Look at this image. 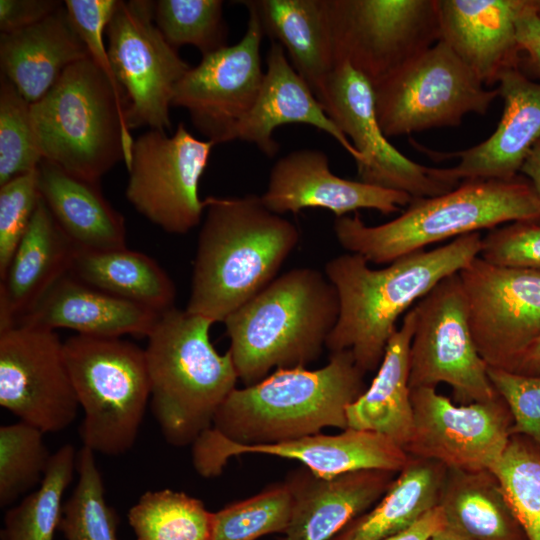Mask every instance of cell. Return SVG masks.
Returning <instances> with one entry per match:
<instances>
[{
	"instance_id": "6da1fadb",
	"label": "cell",
	"mask_w": 540,
	"mask_h": 540,
	"mask_svg": "<svg viewBox=\"0 0 540 540\" xmlns=\"http://www.w3.org/2000/svg\"><path fill=\"white\" fill-rule=\"evenodd\" d=\"M480 232L453 239L432 250L400 257L381 269L347 253L329 260L324 273L336 289L339 315L326 348L350 351L365 373L378 369L397 330V320L444 278L480 255Z\"/></svg>"
},
{
	"instance_id": "7a4b0ae2",
	"label": "cell",
	"mask_w": 540,
	"mask_h": 540,
	"mask_svg": "<svg viewBox=\"0 0 540 540\" xmlns=\"http://www.w3.org/2000/svg\"><path fill=\"white\" fill-rule=\"evenodd\" d=\"M204 204L186 310L224 322L277 277L300 233L256 194L209 196Z\"/></svg>"
},
{
	"instance_id": "3957f363",
	"label": "cell",
	"mask_w": 540,
	"mask_h": 540,
	"mask_svg": "<svg viewBox=\"0 0 540 540\" xmlns=\"http://www.w3.org/2000/svg\"><path fill=\"white\" fill-rule=\"evenodd\" d=\"M365 372L348 350L330 353L315 370L282 368L261 381L235 388L218 408L208 431L238 445L271 444L348 428L346 410L367 388Z\"/></svg>"
},
{
	"instance_id": "277c9868",
	"label": "cell",
	"mask_w": 540,
	"mask_h": 540,
	"mask_svg": "<svg viewBox=\"0 0 540 540\" xmlns=\"http://www.w3.org/2000/svg\"><path fill=\"white\" fill-rule=\"evenodd\" d=\"M518 221L540 222V201L523 175L463 180L447 193L413 198L398 217L376 226L358 213L336 217L333 231L348 252L389 264L428 245Z\"/></svg>"
},
{
	"instance_id": "5b68a950",
	"label": "cell",
	"mask_w": 540,
	"mask_h": 540,
	"mask_svg": "<svg viewBox=\"0 0 540 540\" xmlns=\"http://www.w3.org/2000/svg\"><path fill=\"white\" fill-rule=\"evenodd\" d=\"M338 315V295L325 273L299 267L277 276L224 320L238 379L249 386L274 368L316 361Z\"/></svg>"
},
{
	"instance_id": "8992f818",
	"label": "cell",
	"mask_w": 540,
	"mask_h": 540,
	"mask_svg": "<svg viewBox=\"0 0 540 540\" xmlns=\"http://www.w3.org/2000/svg\"><path fill=\"white\" fill-rule=\"evenodd\" d=\"M212 324L172 307L160 314L147 336L151 410L174 447L192 445L210 429L218 408L236 388L230 352L219 354L210 341Z\"/></svg>"
},
{
	"instance_id": "52a82bcc",
	"label": "cell",
	"mask_w": 540,
	"mask_h": 540,
	"mask_svg": "<svg viewBox=\"0 0 540 540\" xmlns=\"http://www.w3.org/2000/svg\"><path fill=\"white\" fill-rule=\"evenodd\" d=\"M128 101L91 57L70 65L30 115L42 159L99 182L115 164L131 161L134 140Z\"/></svg>"
},
{
	"instance_id": "ba28073f",
	"label": "cell",
	"mask_w": 540,
	"mask_h": 540,
	"mask_svg": "<svg viewBox=\"0 0 540 540\" xmlns=\"http://www.w3.org/2000/svg\"><path fill=\"white\" fill-rule=\"evenodd\" d=\"M64 354L84 413L83 446L106 456L128 452L151 398L144 349L122 338L76 334L64 342Z\"/></svg>"
},
{
	"instance_id": "9c48e42d",
	"label": "cell",
	"mask_w": 540,
	"mask_h": 540,
	"mask_svg": "<svg viewBox=\"0 0 540 540\" xmlns=\"http://www.w3.org/2000/svg\"><path fill=\"white\" fill-rule=\"evenodd\" d=\"M380 127L389 137L460 125L469 113L485 115L499 96L443 41L372 86Z\"/></svg>"
},
{
	"instance_id": "30bf717a",
	"label": "cell",
	"mask_w": 540,
	"mask_h": 540,
	"mask_svg": "<svg viewBox=\"0 0 540 540\" xmlns=\"http://www.w3.org/2000/svg\"><path fill=\"white\" fill-rule=\"evenodd\" d=\"M336 66L375 85L440 41L438 0H328Z\"/></svg>"
},
{
	"instance_id": "8fae6325",
	"label": "cell",
	"mask_w": 540,
	"mask_h": 540,
	"mask_svg": "<svg viewBox=\"0 0 540 540\" xmlns=\"http://www.w3.org/2000/svg\"><path fill=\"white\" fill-rule=\"evenodd\" d=\"M413 309L416 321L410 346V389L447 384L457 404L496 398L487 364L469 328L458 273L441 280Z\"/></svg>"
},
{
	"instance_id": "7c38bea8",
	"label": "cell",
	"mask_w": 540,
	"mask_h": 540,
	"mask_svg": "<svg viewBox=\"0 0 540 540\" xmlns=\"http://www.w3.org/2000/svg\"><path fill=\"white\" fill-rule=\"evenodd\" d=\"M105 34L112 71L128 101V128L169 130L176 86L191 66L157 28L154 1L118 0Z\"/></svg>"
},
{
	"instance_id": "4fadbf2b",
	"label": "cell",
	"mask_w": 540,
	"mask_h": 540,
	"mask_svg": "<svg viewBox=\"0 0 540 540\" xmlns=\"http://www.w3.org/2000/svg\"><path fill=\"white\" fill-rule=\"evenodd\" d=\"M214 145L196 138L183 122L172 136L149 129L134 140L126 198L162 230L189 232L200 223L205 210L199 182Z\"/></svg>"
},
{
	"instance_id": "5bb4252c",
	"label": "cell",
	"mask_w": 540,
	"mask_h": 540,
	"mask_svg": "<svg viewBox=\"0 0 540 540\" xmlns=\"http://www.w3.org/2000/svg\"><path fill=\"white\" fill-rule=\"evenodd\" d=\"M458 275L480 357L489 367L512 371L540 337V271L477 256Z\"/></svg>"
},
{
	"instance_id": "9a60e30c",
	"label": "cell",
	"mask_w": 540,
	"mask_h": 540,
	"mask_svg": "<svg viewBox=\"0 0 540 540\" xmlns=\"http://www.w3.org/2000/svg\"><path fill=\"white\" fill-rule=\"evenodd\" d=\"M318 100L361 155L356 165L360 181L412 198L438 196L460 184L443 177L440 168L412 161L389 142L377 118L371 83L349 64L335 67Z\"/></svg>"
},
{
	"instance_id": "2e32d148",
	"label": "cell",
	"mask_w": 540,
	"mask_h": 540,
	"mask_svg": "<svg viewBox=\"0 0 540 540\" xmlns=\"http://www.w3.org/2000/svg\"><path fill=\"white\" fill-rule=\"evenodd\" d=\"M0 405L43 433L75 420L80 406L54 330L23 324L0 330Z\"/></svg>"
},
{
	"instance_id": "e0dca14e",
	"label": "cell",
	"mask_w": 540,
	"mask_h": 540,
	"mask_svg": "<svg viewBox=\"0 0 540 540\" xmlns=\"http://www.w3.org/2000/svg\"><path fill=\"white\" fill-rule=\"evenodd\" d=\"M413 426L404 451L447 469L492 470L511 437L513 418L499 396L457 404L436 388L411 389Z\"/></svg>"
},
{
	"instance_id": "ac0fdd59",
	"label": "cell",
	"mask_w": 540,
	"mask_h": 540,
	"mask_svg": "<svg viewBox=\"0 0 540 540\" xmlns=\"http://www.w3.org/2000/svg\"><path fill=\"white\" fill-rule=\"evenodd\" d=\"M248 10L244 35L233 45L202 56L177 84L172 106L185 109L196 130L215 145L235 140V132L253 107L264 72V32L255 10Z\"/></svg>"
},
{
	"instance_id": "d6986e66",
	"label": "cell",
	"mask_w": 540,
	"mask_h": 540,
	"mask_svg": "<svg viewBox=\"0 0 540 540\" xmlns=\"http://www.w3.org/2000/svg\"><path fill=\"white\" fill-rule=\"evenodd\" d=\"M242 454H261L297 460L315 475L334 477L344 473L380 469L399 473L409 455L389 438L370 431L347 428L335 435L313 434L271 444L238 445L213 436L208 430L192 444L197 473L219 475L229 459Z\"/></svg>"
},
{
	"instance_id": "ffe728a7",
	"label": "cell",
	"mask_w": 540,
	"mask_h": 540,
	"mask_svg": "<svg viewBox=\"0 0 540 540\" xmlns=\"http://www.w3.org/2000/svg\"><path fill=\"white\" fill-rule=\"evenodd\" d=\"M260 197L278 215L323 208L336 217L359 209L389 215L407 207L413 199L404 192L335 175L327 154L313 148L296 149L280 157L271 168L267 188Z\"/></svg>"
},
{
	"instance_id": "44dd1931",
	"label": "cell",
	"mask_w": 540,
	"mask_h": 540,
	"mask_svg": "<svg viewBox=\"0 0 540 540\" xmlns=\"http://www.w3.org/2000/svg\"><path fill=\"white\" fill-rule=\"evenodd\" d=\"M503 112L493 134L465 150L439 153L413 143L436 160L457 158L441 174L452 181L467 179H511L520 169L532 147L540 141V83L520 68L505 71L498 81Z\"/></svg>"
},
{
	"instance_id": "7402d4cb",
	"label": "cell",
	"mask_w": 540,
	"mask_h": 540,
	"mask_svg": "<svg viewBox=\"0 0 540 540\" xmlns=\"http://www.w3.org/2000/svg\"><path fill=\"white\" fill-rule=\"evenodd\" d=\"M398 473L363 469L326 478L306 467L290 472L293 506L286 540H331L375 505Z\"/></svg>"
},
{
	"instance_id": "603a6c76",
	"label": "cell",
	"mask_w": 540,
	"mask_h": 540,
	"mask_svg": "<svg viewBox=\"0 0 540 540\" xmlns=\"http://www.w3.org/2000/svg\"><path fill=\"white\" fill-rule=\"evenodd\" d=\"M524 0H438L440 41L484 85L520 68L516 17Z\"/></svg>"
},
{
	"instance_id": "cb8c5ba5",
	"label": "cell",
	"mask_w": 540,
	"mask_h": 540,
	"mask_svg": "<svg viewBox=\"0 0 540 540\" xmlns=\"http://www.w3.org/2000/svg\"><path fill=\"white\" fill-rule=\"evenodd\" d=\"M288 124L310 125L327 133L350 154L356 165L361 162L359 152L329 118L314 92L290 63L283 47L271 41L259 94L238 126L235 140L254 144L272 158L279 151L273 133Z\"/></svg>"
},
{
	"instance_id": "d4e9b609",
	"label": "cell",
	"mask_w": 540,
	"mask_h": 540,
	"mask_svg": "<svg viewBox=\"0 0 540 540\" xmlns=\"http://www.w3.org/2000/svg\"><path fill=\"white\" fill-rule=\"evenodd\" d=\"M160 312L92 287L67 273L55 282L15 325L55 330L71 329L78 335L146 337Z\"/></svg>"
},
{
	"instance_id": "484cf974",
	"label": "cell",
	"mask_w": 540,
	"mask_h": 540,
	"mask_svg": "<svg viewBox=\"0 0 540 540\" xmlns=\"http://www.w3.org/2000/svg\"><path fill=\"white\" fill-rule=\"evenodd\" d=\"M90 57L64 4L42 21L1 34V76L33 104L54 86L75 62Z\"/></svg>"
},
{
	"instance_id": "4316f807",
	"label": "cell",
	"mask_w": 540,
	"mask_h": 540,
	"mask_svg": "<svg viewBox=\"0 0 540 540\" xmlns=\"http://www.w3.org/2000/svg\"><path fill=\"white\" fill-rule=\"evenodd\" d=\"M76 247L40 199L0 285V330L14 326L69 273Z\"/></svg>"
},
{
	"instance_id": "83f0119b",
	"label": "cell",
	"mask_w": 540,
	"mask_h": 540,
	"mask_svg": "<svg viewBox=\"0 0 540 540\" xmlns=\"http://www.w3.org/2000/svg\"><path fill=\"white\" fill-rule=\"evenodd\" d=\"M37 170L42 200L77 249L126 248L125 219L105 199L99 182L74 176L44 159Z\"/></svg>"
},
{
	"instance_id": "f1b7e54d",
	"label": "cell",
	"mask_w": 540,
	"mask_h": 540,
	"mask_svg": "<svg viewBox=\"0 0 540 540\" xmlns=\"http://www.w3.org/2000/svg\"><path fill=\"white\" fill-rule=\"evenodd\" d=\"M317 99L336 67L328 0H246Z\"/></svg>"
},
{
	"instance_id": "f546056e",
	"label": "cell",
	"mask_w": 540,
	"mask_h": 540,
	"mask_svg": "<svg viewBox=\"0 0 540 540\" xmlns=\"http://www.w3.org/2000/svg\"><path fill=\"white\" fill-rule=\"evenodd\" d=\"M415 321L412 307L390 338L371 384L346 410L348 428L381 434L401 448L413 426L409 373Z\"/></svg>"
},
{
	"instance_id": "4dcf8cb0",
	"label": "cell",
	"mask_w": 540,
	"mask_h": 540,
	"mask_svg": "<svg viewBox=\"0 0 540 540\" xmlns=\"http://www.w3.org/2000/svg\"><path fill=\"white\" fill-rule=\"evenodd\" d=\"M439 506L447 526L472 540H528L491 470L447 469Z\"/></svg>"
},
{
	"instance_id": "1f68e13d",
	"label": "cell",
	"mask_w": 540,
	"mask_h": 540,
	"mask_svg": "<svg viewBox=\"0 0 540 540\" xmlns=\"http://www.w3.org/2000/svg\"><path fill=\"white\" fill-rule=\"evenodd\" d=\"M446 473L441 463L409 456L382 498L331 540H383L408 528L439 505Z\"/></svg>"
},
{
	"instance_id": "d6a6232c",
	"label": "cell",
	"mask_w": 540,
	"mask_h": 540,
	"mask_svg": "<svg viewBox=\"0 0 540 540\" xmlns=\"http://www.w3.org/2000/svg\"><path fill=\"white\" fill-rule=\"evenodd\" d=\"M69 273L92 287L160 313L174 307L176 288L170 276L154 259L127 247L76 248Z\"/></svg>"
},
{
	"instance_id": "836d02e7",
	"label": "cell",
	"mask_w": 540,
	"mask_h": 540,
	"mask_svg": "<svg viewBox=\"0 0 540 540\" xmlns=\"http://www.w3.org/2000/svg\"><path fill=\"white\" fill-rule=\"evenodd\" d=\"M75 448L65 444L51 455L39 487L4 516L1 540H54L63 513V497L77 467Z\"/></svg>"
},
{
	"instance_id": "e575fe53",
	"label": "cell",
	"mask_w": 540,
	"mask_h": 540,
	"mask_svg": "<svg viewBox=\"0 0 540 540\" xmlns=\"http://www.w3.org/2000/svg\"><path fill=\"white\" fill-rule=\"evenodd\" d=\"M212 515L201 500L163 489L145 492L128 521L136 540H212Z\"/></svg>"
},
{
	"instance_id": "d590c367",
	"label": "cell",
	"mask_w": 540,
	"mask_h": 540,
	"mask_svg": "<svg viewBox=\"0 0 540 540\" xmlns=\"http://www.w3.org/2000/svg\"><path fill=\"white\" fill-rule=\"evenodd\" d=\"M78 481L64 502L58 530L65 540H119L118 516L105 499L94 452L82 446L77 456Z\"/></svg>"
},
{
	"instance_id": "8d00e7d4",
	"label": "cell",
	"mask_w": 540,
	"mask_h": 540,
	"mask_svg": "<svg viewBox=\"0 0 540 540\" xmlns=\"http://www.w3.org/2000/svg\"><path fill=\"white\" fill-rule=\"evenodd\" d=\"M293 498L283 481L247 499L213 512L212 540H257L268 534H286Z\"/></svg>"
},
{
	"instance_id": "74e56055",
	"label": "cell",
	"mask_w": 540,
	"mask_h": 540,
	"mask_svg": "<svg viewBox=\"0 0 540 540\" xmlns=\"http://www.w3.org/2000/svg\"><path fill=\"white\" fill-rule=\"evenodd\" d=\"M223 5L220 0H158L154 22L173 48L191 45L204 56L227 46Z\"/></svg>"
},
{
	"instance_id": "f35d334b",
	"label": "cell",
	"mask_w": 540,
	"mask_h": 540,
	"mask_svg": "<svg viewBox=\"0 0 540 540\" xmlns=\"http://www.w3.org/2000/svg\"><path fill=\"white\" fill-rule=\"evenodd\" d=\"M528 540H540V446L523 435H512L491 470Z\"/></svg>"
},
{
	"instance_id": "ab89813d",
	"label": "cell",
	"mask_w": 540,
	"mask_h": 540,
	"mask_svg": "<svg viewBox=\"0 0 540 540\" xmlns=\"http://www.w3.org/2000/svg\"><path fill=\"white\" fill-rule=\"evenodd\" d=\"M44 433L19 421L0 427V506L7 507L41 483L51 454Z\"/></svg>"
},
{
	"instance_id": "60d3db41",
	"label": "cell",
	"mask_w": 540,
	"mask_h": 540,
	"mask_svg": "<svg viewBox=\"0 0 540 540\" xmlns=\"http://www.w3.org/2000/svg\"><path fill=\"white\" fill-rule=\"evenodd\" d=\"M30 103L14 85L0 82V186L35 171L42 156L33 130Z\"/></svg>"
},
{
	"instance_id": "b9f144b4",
	"label": "cell",
	"mask_w": 540,
	"mask_h": 540,
	"mask_svg": "<svg viewBox=\"0 0 540 540\" xmlns=\"http://www.w3.org/2000/svg\"><path fill=\"white\" fill-rule=\"evenodd\" d=\"M37 169L0 186V280L5 276L41 199Z\"/></svg>"
},
{
	"instance_id": "7bdbcfd3",
	"label": "cell",
	"mask_w": 540,
	"mask_h": 540,
	"mask_svg": "<svg viewBox=\"0 0 540 540\" xmlns=\"http://www.w3.org/2000/svg\"><path fill=\"white\" fill-rule=\"evenodd\" d=\"M495 391L513 418L512 435H523L540 446V376L524 375L487 366Z\"/></svg>"
},
{
	"instance_id": "ee69618b",
	"label": "cell",
	"mask_w": 540,
	"mask_h": 540,
	"mask_svg": "<svg viewBox=\"0 0 540 540\" xmlns=\"http://www.w3.org/2000/svg\"><path fill=\"white\" fill-rule=\"evenodd\" d=\"M479 256L501 266L540 271V222L518 221L491 229L482 238Z\"/></svg>"
},
{
	"instance_id": "f6af8a7d",
	"label": "cell",
	"mask_w": 540,
	"mask_h": 540,
	"mask_svg": "<svg viewBox=\"0 0 540 540\" xmlns=\"http://www.w3.org/2000/svg\"><path fill=\"white\" fill-rule=\"evenodd\" d=\"M117 3L118 0H66L64 6L92 60L113 85L124 92L112 71L103 38Z\"/></svg>"
},
{
	"instance_id": "bcb514c9",
	"label": "cell",
	"mask_w": 540,
	"mask_h": 540,
	"mask_svg": "<svg viewBox=\"0 0 540 540\" xmlns=\"http://www.w3.org/2000/svg\"><path fill=\"white\" fill-rule=\"evenodd\" d=\"M63 5L55 0H0L1 34L32 26Z\"/></svg>"
},
{
	"instance_id": "7dc6e473",
	"label": "cell",
	"mask_w": 540,
	"mask_h": 540,
	"mask_svg": "<svg viewBox=\"0 0 540 540\" xmlns=\"http://www.w3.org/2000/svg\"><path fill=\"white\" fill-rule=\"evenodd\" d=\"M516 32L521 54H524L522 63L540 77V17L533 0H524L516 17Z\"/></svg>"
},
{
	"instance_id": "c3c4849f",
	"label": "cell",
	"mask_w": 540,
	"mask_h": 540,
	"mask_svg": "<svg viewBox=\"0 0 540 540\" xmlns=\"http://www.w3.org/2000/svg\"><path fill=\"white\" fill-rule=\"evenodd\" d=\"M446 525V518L438 505L426 512L408 528L383 540H430L435 533Z\"/></svg>"
},
{
	"instance_id": "681fc988",
	"label": "cell",
	"mask_w": 540,
	"mask_h": 540,
	"mask_svg": "<svg viewBox=\"0 0 540 540\" xmlns=\"http://www.w3.org/2000/svg\"><path fill=\"white\" fill-rule=\"evenodd\" d=\"M520 172L531 183L540 201V141L529 151Z\"/></svg>"
},
{
	"instance_id": "f907efd6",
	"label": "cell",
	"mask_w": 540,
	"mask_h": 540,
	"mask_svg": "<svg viewBox=\"0 0 540 540\" xmlns=\"http://www.w3.org/2000/svg\"><path fill=\"white\" fill-rule=\"evenodd\" d=\"M511 372L540 376V337L523 353Z\"/></svg>"
},
{
	"instance_id": "816d5d0a",
	"label": "cell",
	"mask_w": 540,
	"mask_h": 540,
	"mask_svg": "<svg viewBox=\"0 0 540 540\" xmlns=\"http://www.w3.org/2000/svg\"><path fill=\"white\" fill-rule=\"evenodd\" d=\"M430 540H472V539L468 538L467 536L459 533L458 531L446 525L440 531L435 533L431 537Z\"/></svg>"
},
{
	"instance_id": "f5cc1de1",
	"label": "cell",
	"mask_w": 540,
	"mask_h": 540,
	"mask_svg": "<svg viewBox=\"0 0 540 540\" xmlns=\"http://www.w3.org/2000/svg\"><path fill=\"white\" fill-rule=\"evenodd\" d=\"M533 5L536 10V13L540 17V0H533Z\"/></svg>"
},
{
	"instance_id": "db71d44e",
	"label": "cell",
	"mask_w": 540,
	"mask_h": 540,
	"mask_svg": "<svg viewBox=\"0 0 540 540\" xmlns=\"http://www.w3.org/2000/svg\"><path fill=\"white\" fill-rule=\"evenodd\" d=\"M277 540H286V538H285V537H283V538H279V539H277Z\"/></svg>"
}]
</instances>
